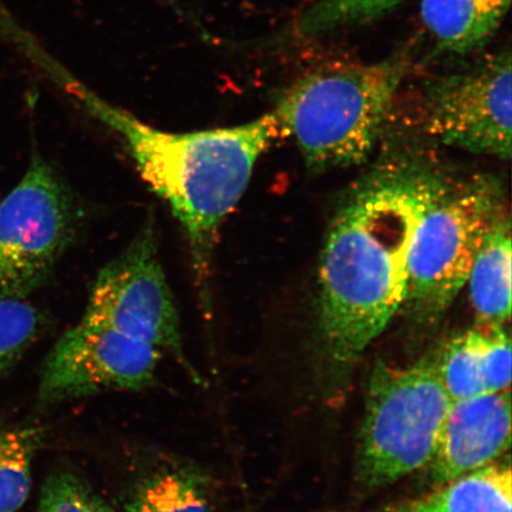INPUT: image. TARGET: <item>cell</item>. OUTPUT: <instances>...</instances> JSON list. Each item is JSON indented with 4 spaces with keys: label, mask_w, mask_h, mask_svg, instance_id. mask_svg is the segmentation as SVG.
Returning a JSON list of instances; mask_svg holds the SVG:
<instances>
[{
    "label": "cell",
    "mask_w": 512,
    "mask_h": 512,
    "mask_svg": "<svg viewBox=\"0 0 512 512\" xmlns=\"http://www.w3.org/2000/svg\"><path fill=\"white\" fill-rule=\"evenodd\" d=\"M433 175L389 165L338 210L319 264L320 324L332 360L351 364L405 303L408 256Z\"/></svg>",
    "instance_id": "1"
},
{
    "label": "cell",
    "mask_w": 512,
    "mask_h": 512,
    "mask_svg": "<svg viewBox=\"0 0 512 512\" xmlns=\"http://www.w3.org/2000/svg\"><path fill=\"white\" fill-rule=\"evenodd\" d=\"M89 114L117 134L140 176L187 235L198 283L208 286L219 230L248 188L259 158L283 136L273 112L233 127L175 133L158 130L64 78Z\"/></svg>",
    "instance_id": "2"
},
{
    "label": "cell",
    "mask_w": 512,
    "mask_h": 512,
    "mask_svg": "<svg viewBox=\"0 0 512 512\" xmlns=\"http://www.w3.org/2000/svg\"><path fill=\"white\" fill-rule=\"evenodd\" d=\"M407 69L403 54L318 69L294 82L273 113L310 169L361 164L380 138Z\"/></svg>",
    "instance_id": "3"
},
{
    "label": "cell",
    "mask_w": 512,
    "mask_h": 512,
    "mask_svg": "<svg viewBox=\"0 0 512 512\" xmlns=\"http://www.w3.org/2000/svg\"><path fill=\"white\" fill-rule=\"evenodd\" d=\"M505 211L503 191L489 177L446 181L433 176L408 256L406 298L413 316L433 323L467 283L492 224Z\"/></svg>",
    "instance_id": "4"
},
{
    "label": "cell",
    "mask_w": 512,
    "mask_h": 512,
    "mask_svg": "<svg viewBox=\"0 0 512 512\" xmlns=\"http://www.w3.org/2000/svg\"><path fill=\"white\" fill-rule=\"evenodd\" d=\"M451 399L431 356L405 368L377 363L357 453V478L379 489L432 459Z\"/></svg>",
    "instance_id": "5"
},
{
    "label": "cell",
    "mask_w": 512,
    "mask_h": 512,
    "mask_svg": "<svg viewBox=\"0 0 512 512\" xmlns=\"http://www.w3.org/2000/svg\"><path fill=\"white\" fill-rule=\"evenodd\" d=\"M80 211L73 192L40 155L0 202V300L41 290L75 239Z\"/></svg>",
    "instance_id": "6"
},
{
    "label": "cell",
    "mask_w": 512,
    "mask_h": 512,
    "mask_svg": "<svg viewBox=\"0 0 512 512\" xmlns=\"http://www.w3.org/2000/svg\"><path fill=\"white\" fill-rule=\"evenodd\" d=\"M82 322L168 351L198 380L184 354L178 311L159 258L152 220L102 268Z\"/></svg>",
    "instance_id": "7"
},
{
    "label": "cell",
    "mask_w": 512,
    "mask_h": 512,
    "mask_svg": "<svg viewBox=\"0 0 512 512\" xmlns=\"http://www.w3.org/2000/svg\"><path fill=\"white\" fill-rule=\"evenodd\" d=\"M511 54L501 51L426 88L428 134L445 145L503 160L511 157Z\"/></svg>",
    "instance_id": "8"
},
{
    "label": "cell",
    "mask_w": 512,
    "mask_h": 512,
    "mask_svg": "<svg viewBox=\"0 0 512 512\" xmlns=\"http://www.w3.org/2000/svg\"><path fill=\"white\" fill-rule=\"evenodd\" d=\"M159 358L149 344L81 320L44 360L38 401L51 406L107 390L143 389L155 380Z\"/></svg>",
    "instance_id": "9"
},
{
    "label": "cell",
    "mask_w": 512,
    "mask_h": 512,
    "mask_svg": "<svg viewBox=\"0 0 512 512\" xmlns=\"http://www.w3.org/2000/svg\"><path fill=\"white\" fill-rule=\"evenodd\" d=\"M510 439L509 390L452 402L427 464L433 483L441 485L494 464L509 450Z\"/></svg>",
    "instance_id": "10"
},
{
    "label": "cell",
    "mask_w": 512,
    "mask_h": 512,
    "mask_svg": "<svg viewBox=\"0 0 512 512\" xmlns=\"http://www.w3.org/2000/svg\"><path fill=\"white\" fill-rule=\"evenodd\" d=\"M511 220L498 217L480 246L467 283L478 326L503 328L511 317Z\"/></svg>",
    "instance_id": "11"
},
{
    "label": "cell",
    "mask_w": 512,
    "mask_h": 512,
    "mask_svg": "<svg viewBox=\"0 0 512 512\" xmlns=\"http://www.w3.org/2000/svg\"><path fill=\"white\" fill-rule=\"evenodd\" d=\"M511 0H421L420 14L440 49L467 54L501 27Z\"/></svg>",
    "instance_id": "12"
},
{
    "label": "cell",
    "mask_w": 512,
    "mask_h": 512,
    "mask_svg": "<svg viewBox=\"0 0 512 512\" xmlns=\"http://www.w3.org/2000/svg\"><path fill=\"white\" fill-rule=\"evenodd\" d=\"M379 512H512L510 466L488 465Z\"/></svg>",
    "instance_id": "13"
},
{
    "label": "cell",
    "mask_w": 512,
    "mask_h": 512,
    "mask_svg": "<svg viewBox=\"0 0 512 512\" xmlns=\"http://www.w3.org/2000/svg\"><path fill=\"white\" fill-rule=\"evenodd\" d=\"M42 439L38 427L0 428V512H17L27 502Z\"/></svg>",
    "instance_id": "14"
},
{
    "label": "cell",
    "mask_w": 512,
    "mask_h": 512,
    "mask_svg": "<svg viewBox=\"0 0 512 512\" xmlns=\"http://www.w3.org/2000/svg\"><path fill=\"white\" fill-rule=\"evenodd\" d=\"M482 328L465 332L447 345L438 361L441 381L452 402L486 393L482 354Z\"/></svg>",
    "instance_id": "15"
},
{
    "label": "cell",
    "mask_w": 512,
    "mask_h": 512,
    "mask_svg": "<svg viewBox=\"0 0 512 512\" xmlns=\"http://www.w3.org/2000/svg\"><path fill=\"white\" fill-rule=\"evenodd\" d=\"M406 0H315L299 16L300 35L315 37L373 21Z\"/></svg>",
    "instance_id": "16"
},
{
    "label": "cell",
    "mask_w": 512,
    "mask_h": 512,
    "mask_svg": "<svg viewBox=\"0 0 512 512\" xmlns=\"http://www.w3.org/2000/svg\"><path fill=\"white\" fill-rule=\"evenodd\" d=\"M128 512H213L191 478L178 472L152 477L128 502Z\"/></svg>",
    "instance_id": "17"
},
{
    "label": "cell",
    "mask_w": 512,
    "mask_h": 512,
    "mask_svg": "<svg viewBox=\"0 0 512 512\" xmlns=\"http://www.w3.org/2000/svg\"><path fill=\"white\" fill-rule=\"evenodd\" d=\"M46 324L43 313L27 299L0 300V379L16 366Z\"/></svg>",
    "instance_id": "18"
},
{
    "label": "cell",
    "mask_w": 512,
    "mask_h": 512,
    "mask_svg": "<svg viewBox=\"0 0 512 512\" xmlns=\"http://www.w3.org/2000/svg\"><path fill=\"white\" fill-rule=\"evenodd\" d=\"M482 328V354L486 393L509 390L511 382V343L503 328Z\"/></svg>",
    "instance_id": "19"
},
{
    "label": "cell",
    "mask_w": 512,
    "mask_h": 512,
    "mask_svg": "<svg viewBox=\"0 0 512 512\" xmlns=\"http://www.w3.org/2000/svg\"><path fill=\"white\" fill-rule=\"evenodd\" d=\"M92 491L68 473L51 476L37 512H91Z\"/></svg>",
    "instance_id": "20"
},
{
    "label": "cell",
    "mask_w": 512,
    "mask_h": 512,
    "mask_svg": "<svg viewBox=\"0 0 512 512\" xmlns=\"http://www.w3.org/2000/svg\"><path fill=\"white\" fill-rule=\"evenodd\" d=\"M91 512H114L101 498L91 495Z\"/></svg>",
    "instance_id": "21"
}]
</instances>
